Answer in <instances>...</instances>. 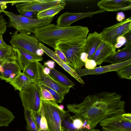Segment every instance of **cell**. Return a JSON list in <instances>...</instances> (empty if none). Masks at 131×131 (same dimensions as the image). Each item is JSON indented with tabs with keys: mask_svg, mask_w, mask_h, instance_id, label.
<instances>
[{
	"mask_svg": "<svg viewBox=\"0 0 131 131\" xmlns=\"http://www.w3.org/2000/svg\"><path fill=\"white\" fill-rule=\"evenodd\" d=\"M7 45L3 40V34H0V47H4Z\"/></svg>",
	"mask_w": 131,
	"mask_h": 131,
	"instance_id": "cell-43",
	"label": "cell"
},
{
	"mask_svg": "<svg viewBox=\"0 0 131 131\" xmlns=\"http://www.w3.org/2000/svg\"><path fill=\"white\" fill-rule=\"evenodd\" d=\"M61 128L65 131H101L99 129L92 128L90 129H79L75 128L72 122V117L68 111H61Z\"/></svg>",
	"mask_w": 131,
	"mask_h": 131,
	"instance_id": "cell-20",
	"label": "cell"
},
{
	"mask_svg": "<svg viewBox=\"0 0 131 131\" xmlns=\"http://www.w3.org/2000/svg\"><path fill=\"white\" fill-rule=\"evenodd\" d=\"M39 41L36 37L30 36L25 31L16 30L12 34L9 42L15 48L23 49L37 55L36 52L40 48Z\"/></svg>",
	"mask_w": 131,
	"mask_h": 131,
	"instance_id": "cell-7",
	"label": "cell"
},
{
	"mask_svg": "<svg viewBox=\"0 0 131 131\" xmlns=\"http://www.w3.org/2000/svg\"><path fill=\"white\" fill-rule=\"evenodd\" d=\"M102 129L103 131H116L113 130H111L104 127H102Z\"/></svg>",
	"mask_w": 131,
	"mask_h": 131,
	"instance_id": "cell-46",
	"label": "cell"
},
{
	"mask_svg": "<svg viewBox=\"0 0 131 131\" xmlns=\"http://www.w3.org/2000/svg\"><path fill=\"white\" fill-rule=\"evenodd\" d=\"M17 53V62L21 70H23L29 63L43 60L41 56L35 55L27 50L20 48H16Z\"/></svg>",
	"mask_w": 131,
	"mask_h": 131,
	"instance_id": "cell-18",
	"label": "cell"
},
{
	"mask_svg": "<svg viewBox=\"0 0 131 131\" xmlns=\"http://www.w3.org/2000/svg\"><path fill=\"white\" fill-rule=\"evenodd\" d=\"M97 64L95 61L92 59H87L85 63V67L86 69H93L96 67Z\"/></svg>",
	"mask_w": 131,
	"mask_h": 131,
	"instance_id": "cell-36",
	"label": "cell"
},
{
	"mask_svg": "<svg viewBox=\"0 0 131 131\" xmlns=\"http://www.w3.org/2000/svg\"><path fill=\"white\" fill-rule=\"evenodd\" d=\"M65 5H59L38 13L37 17L38 19L47 17H54L64 8Z\"/></svg>",
	"mask_w": 131,
	"mask_h": 131,
	"instance_id": "cell-26",
	"label": "cell"
},
{
	"mask_svg": "<svg viewBox=\"0 0 131 131\" xmlns=\"http://www.w3.org/2000/svg\"><path fill=\"white\" fill-rule=\"evenodd\" d=\"M40 109L38 111L30 112L31 117L38 130L40 128V121L41 117Z\"/></svg>",
	"mask_w": 131,
	"mask_h": 131,
	"instance_id": "cell-30",
	"label": "cell"
},
{
	"mask_svg": "<svg viewBox=\"0 0 131 131\" xmlns=\"http://www.w3.org/2000/svg\"><path fill=\"white\" fill-rule=\"evenodd\" d=\"M0 79L7 82L12 81L21 73L17 61L0 62Z\"/></svg>",
	"mask_w": 131,
	"mask_h": 131,
	"instance_id": "cell-14",
	"label": "cell"
},
{
	"mask_svg": "<svg viewBox=\"0 0 131 131\" xmlns=\"http://www.w3.org/2000/svg\"><path fill=\"white\" fill-rule=\"evenodd\" d=\"M125 47L118 50L113 56L107 58L104 62L117 64L131 59V43H126Z\"/></svg>",
	"mask_w": 131,
	"mask_h": 131,
	"instance_id": "cell-19",
	"label": "cell"
},
{
	"mask_svg": "<svg viewBox=\"0 0 131 131\" xmlns=\"http://www.w3.org/2000/svg\"><path fill=\"white\" fill-rule=\"evenodd\" d=\"M122 116L125 119L131 122V114L130 113H123L122 114Z\"/></svg>",
	"mask_w": 131,
	"mask_h": 131,
	"instance_id": "cell-41",
	"label": "cell"
},
{
	"mask_svg": "<svg viewBox=\"0 0 131 131\" xmlns=\"http://www.w3.org/2000/svg\"><path fill=\"white\" fill-rule=\"evenodd\" d=\"M28 2L27 0H13V1H0V3H11L12 5L18 4L26 3Z\"/></svg>",
	"mask_w": 131,
	"mask_h": 131,
	"instance_id": "cell-37",
	"label": "cell"
},
{
	"mask_svg": "<svg viewBox=\"0 0 131 131\" xmlns=\"http://www.w3.org/2000/svg\"><path fill=\"white\" fill-rule=\"evenodd\" d=\"M19 95L24 109L31 112L40 110L42 100L41 87L38 83H32Z\"/></svg>",
	"mask_w": 131,
	"mask_h": 131,
	"instance_id": "cell-5",
	"label": "cell"
},
{
	"mask_svg": "<svg viewBox=\"0 0 131 131\" xmlns=\"http://www.w3.org/2000/svg\"><path fill=\"white\" fill-rule=\"evenodd\" d=\"M0 13V34H3L6 32L7 23Z\"/></svg>",
	"mask_w": 131,
	"mask_h": 131,
	"instance_id": "cell-33",
	"label": "cell"
},
{
	"mask_svg": "<svg viewBox=\"0 0 131 131\" xmlns=\"http://www.w3.org/2000/svg\"><path fill=\"white\" fill-rule=\"evenodd\" d=\"M55 101L42 99L41 106L47 121V131H61V111Z\"/></svg>",
	"mask_w": 131,
	"mask_h": 131,
	"instance_id": "cell-6",
	"label": "cell"
},
{
	"mask_svg": "<svg viewBox=\"0 0 131 131\" xmlns=\"http://www.w3.org/2000/svg\"><path fill=\"white\" fill-rule=\"evenodd\" d=\"M105 12L102 9L94 11L84 13H71L66 12L58 17L57 25L60 27H67L70 26L72 23L84 18L91 17L94 15Z\"/></svg>",
	"mask_w": 131,
	"mask_h": 131,
	"instance_id": "cell-11",
	"label": "cell"
},
{
	"mask_svg": "<svg viewBox=\"0 0 131 131\" xmlns=\"http://www.w3.org/2000/svg\"><path fill=\"white\" fill-rule=\"evenodd\" d=\"M17 57L16 48L11 45L0 48V62L17 61Z\"/></svg>",
	"mask_w": 131,
	"mask_h": 131,
	"instance_id": "cell-21",
	"label": "cell"
},
{
	"mask_svg": "<svg viewBox=\"0 0 131 131\" xmlns=\"http://www.w3.org/2000/svg\"><path fill=\"white\" fill-rule=\"evenodd\" d=\"M103 40L100 33L96 31L88 34L84 47V52L87 54L88 59H90L102 43Z\"/></svg>",
	"mask_w": 131,
	"mask_h": 131,
	"instance_id": "cell-17",
	"label": "cell"
},
{
	"mask_svg": "<svg viewBox=\"0 0 131 131\" xmlns=\"http://www.w3.org/2000/svg\"><path fill=\"white\" fill-rule=\"evenodd\" d=\"M116 49L114 46L103 39L102 43L90 59L94 60L97 65H101L107 58L115 54Z\"/></svg>",
	"mask_w": 131,
	"mask_h": 131,
	"instance_id": "cell-15",
	"label": "cell"
},
{
	"mask_svg": "<svg viewBox=\"0 0 131 131\" xmlns=\"http://www.w3.org/2000/svg\"><path fill=\"white\" fill-rule=\"evenodd\" d=\"M55 53L64 62L69 66V63L66 57L64 54L60 50L56 49Z\"/></svg>",
	"mask_w": 131,
	"mask_h": 131,
	"instance_id": "cell-35",
	"label": "cell"
},
{
	"mask_svg": "<svg viewBox=\"0 0 131 131\" xmlns=\"http://www.w3.org/2000/svg\"><path fill=\"white\" fill-rule=\"evenodd\" d=\"M116 92H104L90 94L81 103L67 105L68 111L84 123L95 128L103 120L125 113V102Z\"/></svg>",
	"mask_w": 131,
	"mask_h": 131,
	"instance_id": "cell-1",
	"label": "cell"
},
{
	"mask_svg": "<svg viewBox=\"0 0 131 131\" xmlns=\"http://www.w3.org/2000/svg\"><path fill=\"white\" fill-rule=\"evenodd\" d=\"M66 4L62 0H32L30 2L16 4L15 6L20 14L27 12L38 13L59 5Z\"/></svg>",
	"mask_w": 131,
	"mask_h": 131,
	"instance_id": "cell-9",
	"label": "cell"
},
{
	"mask_svg": "<svg viewBox=\"0 0 131 131\" xmlns=\"http://www.w3.org/2000/svg\"><path fill=\"white\" fill-rule=\"evenodd\" d=\"M44 67L38 62V70L39 78L38 83L40 85H45L57 92L64 98L65 95L68 93L70 88L60 84L52 78L49 74H45L43 72Z\"/></svg>",
	"mask_w": 131,
	"mask_h": 131,
	"instance_id": "cell-10",
	"label": "cell"
},
{
	"mask_svg": "<svg viewBox=\"0 0 131 131\" xmlns=\"http://www.w3.org/2000/svg\"><path fill=\"white\" fill-rule=\"evenodd\" d=\"M9 18L8 27L15 28L19 31H23L27 33H34L36 29L46 26L50 24L54 17L41 19L26 17L7 11L3 12Z\"/></svg>",
	"mask_w": 131,
	"mask_h": 131,
	"instance_id": "cell-4",
	"label": "cell"
},
{
	"mask_svg": "<svg viewBox=\"0 0 131 131\" xmlns=\"http://www.w3.org/2000/svg\"><path fill=\"white\" fill-rule=\"evenodd\" d=\"M126 42V39L124 36L118 38L116 40V43L114 46L116 48H119Z\"/></svg>",
	"mask_w": 131,
	"mask_h": 131,
	"instance_id": "cell-34",
	"label": "cell"
},
{
	"mask_svg": "<svg viewBox=\"0 0 131 131\" xmlns=\"http://www.w3.org/2000/svg\"><path fill=\"white\" fill-rule=\"evenodd\" d=\"M88 54L85 52L82 53L80 56V59L83 62L85 63L88 59Z\"/></svg>",
	"mask_w": 131,
	"mask_h": 131,
	"instance_id": "cell-42",
	"label": "cell"
},
{
	"mask_svg": "<svg viewBox=\"0 0 131 131\" xmlns=\"http://www.w3.org/2000/svg\"><path fill=\"white\" fill-rule=\"evenodd\" d=\"M131 64V59L117 64L95 67L93 69H81L75 71L80 77L89 75H97L113 71L116 72L123 68Z\"/></svg>",
	"mask_w": 131,
	"mask_h": 131,
	"instance_id": "cell-13",
	"label": "cell"
},
{
	"mask_svg": "<svg viewBox=\"0 0 131 131\" xmlns=\"http://www.w3.org/2000/svg\"><path fill=\"white\" fill-rule=\"evenodd\" d=\"M24 116L27 123V131H38L31 115L30 112L24 109Z\"/></svg>",
	"mask_w": 131,
	"mask_h": 131,
	"instance_id": "cell-27",
	"label": "cell"
},
{
	"mask_svg": "<svg viewBox=\"0 0 131 131\" xmlns=\"http://www.w3.org/2000/svg\"><path fill=\"white\" fill-rule=\"evenodd\" d=\"M89 31L86 27L76 26L62 27L50 24L36 29L33 33L39 41L54 49L56 44L61 40L86 39Z\"/></svg>",
	"mask_w": 131,
	"mask_h": 131,
	"instance_id": "cell-2",
	"label": "cell"
},
{
	"mask_svg": "<svg viewBox=\"0 0 131 131\" xmlns=\"http://www.w3.org/2000/svg\"><path fill=\"white\" fill-rule=\"evenodd\" d=\"M55 62L52 60H48L44 62L43 67H46L50 69L54 68L55 66Z\"/></svg>",
	"mask_w": 131,
	"mask_h": 131,
	"instance_id": "cell-38",
	"label": "cell"
},
{
	"mask_svg": "<svg viewBox=\"0 0 131 131\" xmlns=\"http://www.w3.org/2000/svg\"><path fill=\"white\" fill-rule=\"evenodd\" d=\"M43 67V72L44 73L46 74H49L50 71V69L46 67Z\"/></svg>",
	"mask_w": 131,
	"mask_h": 131,
	"instance_id": "cell-44",
	"label": "cell"
},
{
	"mask_svg": "<svg viewBox=\"0 0 131 131\" xmlns=\"http://www.w3.org/2000/svg\"><path fill=\"white\" fill-rule=\"evenodd\" d=\"M97 5L100 9L105 11H125L131 9V0H102Z\"/></svg>",
	"mask_w": 131,
	"mask_h": 131,
	"instance_id": "cell-16",
	"label": "cell"
},
{
	"mask_svg": "<svg viewBox=\"0 0 131 131\" xmlns=\"http://www.w3.org/2000/svg\"><path fill=\"white\" fill-rule=\"evenodd\" d=\"M32 82L23 72H21L12 81L9 82L15 90L21 92Z\"/></svg>",
	"mask_w": 131,
	"mask_h": 131,
	"instance_id": "cell-23",
	"label": "cell"
},
{
	"mask_svg": "<svg viewBox=\"0 0 131 131\" xmlns=\"http://www.w3.org/2000/svg\"><path fill=\"white\" fill-rule=\"evenodd\" d=\"M121 79H131V64L127 66L116 72Z\"/></svg>",
	"mask_w": 131,
	"mask_h": 131,
	"instance_id": "cell-28",
	"label": "cell"
},
{
	"mask_svg": "<svg viewBox=\"0 0 131 131\" xmlns=\"http://www.w3.org/2000/svg\"><path fill=\"white\" fill-rule=\"evenodd\" d=\"M44 53L43 50L40 48L37 51L36 54L38 56H42Z\"/></svg>",
	"mask_w": 131,
	"mask_h": 131,
	"instance_id": "cell-45",
	"label": "cell"
},
{
	"mask_svg": "<svg viewBox=\"0 0 131 131\" xmlns=\"http://www.w3.org/2000/svg\"><path fill=\"white\" fill-rule=\"evenodd\" d=\"M131 31V17H130L104 28L101 33L104 39L114 46L118 38L124 36Z\"/></svg>",
	"mask_w": 131,
	"mask_h": 131,
	"instance_id": "cell-8",
	"label": "cell"
},
{
	"mask_svg": "<svg viewBox=\"0 0 131 131\" xmlns=\"http://www.w3.org/2000/svg\"><path fill=\"white\" fill-rule=\"evenodd\" d=\"M19 131V130H16V131Z\"/></svg>",
	"mask_w": 131,
	"mask_h": 131,
	"instance_id": "cell-50",
	"label": "cell"
},
{
	"mask_svg": "<svg viewBox=\"0 0 131 131\" xmlns=\"http://www.w3.org/2000/svg\"><path fill=\"white\" fill-rule=\"evenodd\" d=\"M40 109L41 117L40 121V128L38 131H47V121L44 111L41 106Z\"/></svg>",
	"mask_w": 131,
	"mask_h": 131,
	"instance_id": "cell-31",
	"label": "cell"
},
{
	"mask_svg": "<svg viewBox=\"0 0 131 131\" xmlns=\"http://www.w3.org/2000/svg\"><path fill=\"white\" fill-rule=\"evenodd\" d=\"M41 91L42 99L48 101H55L54 99L48 91L41 87Z\"/></svg>",
	"mask_w": 131,
	"mask_h": 131,
	"instance_id": "cell-32",
	"label": "cell"
},
{
	"mask_svg": "<svg viewBox=\"0 0 131 131\" xmlns=\"http://www.w3.org/2000/svg\"><path fill=\"white\" fill-rule=\"evenodd\" d=\"M125 18V14L122 12H120L117 13L116 16L117 20L119 22H121Z\"/></svg>",
	"mask_w": 131,
	"mask_h": 131,
	"instance_id": "cell-39",
	"label": "cell"
},
{
	"mask_svg": "<svg viewBox=\"0 0 131 131\" xmlns=\"http://www.w3.org/2000/svg\"><path fill=\"white\" fill-rule=\"evenodd\" d=\"M120 114L106 118L100 123L102 127L116 131H131V122L124 119Z\"/></svg>",
	"mask_w": 131,
	"mask_h": 131,
	"instance_id": "cell-12",
	"label": "cell"
},
{
	"mask_svg": "<svg viewBox=\"0 0 131 131\" xmlns=\"http://www.w3.org/2000/svg\"><path fill=\"white\" fill-rule=\"evenodd\" d=\"M49 75L52 78L63 85L70 88L75 85V83L67 78L66 75L54 68L50 69Z\"/></svg>",
	"mask_w": 131,
	"mask_h": 131,
	"instance_id": "cell-24",
	"label": "cell"
},
{
	"mask_svg": "<svg viewBox=\"0 0 131 131\" xmlns=\"http://www.w3.org/2000/svg\"><path fill=\"white\" fill-rule=\"evenodd\" d=\"M15 118V116L11 111L0 105V127L8 126Z\"/></svg>",
	"mask_w": 131,
	"mask_h": 131,
	"instance_id": "cell-25",
	"label": "cell"
},
{
	"mask_svg": "<svg viewBox=\"0 0 131 131\" xmlns=\"http://www.w3.org/2000/svg\"><path fill=\"white\" fill-rule=\"evenodd\" d=\"M59 108L60 110H64V106L63 105H59Z\"/></svg>",
	"mask_w": 131,
	"mask_h": 131,
	"instance_id": "cell-47",
	"label": "cell"
},
{
	"mask_svg": "<svg viewBox=\"0 0 131 131\" xmlns=\"http://www.w3.org/2000/svg\"><path fill=\"white\" fill-rule=\"evenodd\" d=\"M6 47V46H5ZM3 47H0V48H3Z\"/></svg>",
	"mask_w": 131,
	"mask_h": 131,
	"instance_id": "cell-49",
	"label": "cell"
},
{
	"mask_svg": "<svg viewBox=\"0 0 131 131\" xmlns=\"http://www.w3.org/2000/svg\"><path fill=\"white\" fill-rule=\"evenodd\" d=\"M61 131H65L62 128H61Z\"/></svg>",
	"mask_w": 131,
	"mask_h": 131,
	"instance_id": "cell-48",
	"label": "cell"
},
{
	"mask_svg": "<svg viewBox=\"0 0 131 131\" xmlns=\"http://www.w3.org/2000/svg\"><path fill=\"white\" fill-rule=\"evenodd\" d=\"M36 12H27L20 14V15L29 18H32V15Z\"/></svg>",
	"mask_w": 131,
	"mask_h": 131,
	"instance_id": "cell-40",
	"label": "cell"
},
{
	"mask_svg": "<svg viewBox=\"0 0 131 131\" xmlns=\"http://www.w3.org/2000/svg\"><path fill=\"white\" fill-rule=\"evenodd\" d=\"M86 40H61L56 44L54 50L61 51L67 58L69 66L75 71L85 65V63L81 60L80 56L84 52Z\"/></svg>",
	"mask_w": 131,
	"mask_h": 131,
	"instance_id": "cell-3",
	"label": "cell"
},
{
	"mask_svg": "<svg viewBox=\"0 0 131 131\" xmlns=\"http://www.w3.org/2000/svg\"><path fill=\"white\" fill-rule=\"evenodd\" d=\"M39 61L31 62L28 64L23 70V73L33 83H38L39 78L38 70Z\"/></svg>",
	"mask_w": 131,
	"mask_h": 131,
	"instance_id": "cell-22",
	"label": "cell"
},
{
	"mask_svg": "<svg viewBox=\"0 0 131 131\" xmlns=\"http://www.w3.org/2000/svg\"><path fill=\"white\" fill-rule=\"evenodd\" d=\"M40 85L41 87L47 90L49 92L54 99L57 103H61L62 102L64 98L60 95L55 91L45 85Z\"/></svg>",
	"mask_w": 131,
	"mask_h": 131,
	"instance_id": "cell-29",
	"label": "cell"
}]
</instances>
